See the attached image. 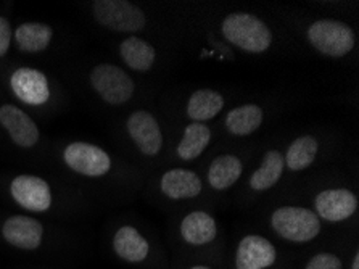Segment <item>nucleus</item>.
<instances>
[{
	"label": "nucleus",
	"instance_id": "f257e3e1",
	"mask_svg": "<svg viewBox=\"0 0 359 269\" xmlns=\"http://www.w3.org/2000/svg\"><path fill=\"white\" fill-rule=\"evenodd\" d=\"M222 34L227 41L250 53H263L273 42L269 27L257 16L232 13L222 21Z\"/></svg>",
	"mask_w": 359,
	"mask_h": 269
},
{
	"label": "nucleus",
	"instance_id": "f03ea898",
	"mask_svg": "<svg viewBox=\"0 0 359 269\" xmlns=\"http://www.w3.org/2000/svg\"><path fill=\"white\" fill-rule=\"evenodd\" d=\"M271 226L282 239L297 244L311 242L320 232L319 216L302 206L277 208L271 216Z\"/></svg>",
	"mask_w": 359,
	"mask_h": 269
},
{
	"label": "nucleus",
	"instance_id": "7ed1b4c3",
	"mask_svg": "<svg viewBox=\"0 0 359 269\" xmlns=\"http://www.w3.org/2000/svg\"><path fill=\"white\" fill-rule=\"evenodd\" d=\"M308 39L313 47L327 57H344L355 47V34L350 26L335 20H319L309 26Z\"/></svg>",
	"mask_w": 359,
	"mask_h": 269
},
{
	"label": "nucleus",
	"instance_id": "20e7f679",
	"mask_svg": "<svg viewBox=\"0 0 359 269\" xmlns=\"http://www.w3.org/2000/svg\"><path fill=\"white\" fill-rule=\"evenodd\" d=\"M92 10L95 20L111 31L137 32L147 23L142 10L124 0H95Z\"/></svg>",
	"mask_w": 359,
	"mask_h": 269
},
{
	"label": "nucleus",
	"instance_id": "39448f33",
	"mask_svg": "<svg viewBox=\"0 0 359 269\" xmlns=\"http://www.w3.org/2000/svg\"><path fill=\"white\" fill-rule=\"evenodd\" d=\"M92 87L110 105H123L134 94V81L126 71L110 63L99 65L90 73Z\"/></svg>",
	"mask_w": 359,
	"mask_h": 269
},
{
	"label": "nucleus",
	"instance_id": "423d86ee",
	"mask_svg": "<svg viewBox=\"0 0 359 269\" xmlns=\"http://www.w3.org/2000/svg\"><path fill=\"white\" fill-rule=\"evenodd\" d=\"M65 162L73 171L89 176V178H99L107 174L111 168V160L103 148L87 142H73L63 153Z\"/></svg>",
	"mask_w": 359,
	"mask_h": 269
},
{
	"label": "nucleus",
	"instance_id": "0eeeda50",
	"mask_svg": "<svg viewBox=\"0 0 359 269\" xmlns=\"http://www.w3.org/2000/svg\"><path fill=\"white\" fill-rule=\"evenodd\" d=\"M12 197L28 211L42 213L47 211L52 205V192L46 181L37 176L21 174L16 176L10 185Z\"/></svg>",
	"mask_w": 359,
	"mask_h": 269
},
{
	"label": "nucleus",
	"instance_id": "6e6552de",
	"mask_svg": "<svg viewBox=\"0 0 359 269\" xmlns=\"http://www.w3.org/2000/svg\"><path fill=\"white\" fill-rule=\"evenodd\" d=\"M128 133L139 150L147 157H155L161 150L163 134L154 114L144 110L134 112L128 119Z\"/></svg>",
	"mask_w": 359,
	"mask_h": 269
},
{
	"label": "nucleus",
	"instance_id": "1a4fd4ad",
	"mask_svg": "<svg viewBox=\"0 0 359 269\" xmlns=\"http://www.w3.org/2000/svg\"><path fill=\"white\" fill-rule=\"evenodd\" d=\"M15 96L28 105H43L50 98V87L46 74L34 68L16 70L10 79Z\"/></svg>",
	"mask_w": 359,
	"mask_h": 269
},
{
	"label": "nucleus",
	"instance_id": "9d476101",
	"mask_svg": "<svg viewBox=\"0 0 359 269\" xmlns=\"http://www.w3.org/2000/svg\"><path fill=\"white\" fill-rule=\"evenodd\" d=\"M276 247L261 235H247L236 254V269H268L276 263Z\"/></svg>",
	"mask_w": 359,
	"mask_h": 269
},
{
	"label": "nucleus",
	"instance_id": "9b49d317",
	"mask_svg": "<svg viewBox=\"0 0 359 269\" xmlns=\"http://www.w3.org/2000/svg\"><path fill=\"white\" fill-rule=\"evenodd\" d=\"M43 228L34 218L15 215L2 224V237L20 250H36L42 244Z\"/></svg>",
	"mask_w": 359,
	"mask_h": 269
},
{
	"label": "nucleus",
	"instance_id": "f8f14e48",
	"mask_svg": "<svg viewBox=\"0 0 359 269\" xmlns=\"http://www.w3.org/2000/svg\"><path fill=\"white\" fill-rule=\"evenodd\" d=\"M314 205L318 216L329 223H340L355 215L358 199L353 192L346 189H327L316 197Z\"/></svg>",
	"mask_w": 359,
	"mask_h": 269
},
{
	"label": "nucleus",
	"instance_id": "ddd939ff",
	"mask_svg": "<svg viewBox=\"0 0 359 269\" xmlns=\"http://www.w3.org/2000/svg\"><path fill=\"white\" fill-rule=\"evenodd\" d=\"M0 123L18 147L29 148L39 140V129L23 110L15 105L0 107Z\"/></svg>",
	"mask_w": 359,
	"mask_h": 269
},
{
	"label": "nucleus",
	"instance_id": "4468645a",
	"mask_svg": "<svg viewBox=\"0 0 359 269\" xmlns=\"http://www.w3.org/2000/svg\"><path fill=\"white\" fill-rule=\"evenodd\" d=\"M201 189L203 185H201L200 178L189 169H171L161 178L163 194L174 200L194 199L200 195Z\"/></svg>",
	"mask_w": 359,
	"mask_h": 269
},
{
	"label": "nucleus",
	"instance_id": "2eb2a0df",
	"mask_svg": "<svg viewBox=\"0 0 359 269\" xmlns=\"http://www.w3.org/2000/svg\"><path fill=\"white\" fill-rule=\"evenodd\" d=\"M113 250L128 263H142L149 256L150 245L147 239L133 226H123L113 237Z\"/></svg>",
	"mask_w": 359,
	"mask_h": 269
},
{
	"label": "nucleus",
	"instance_id": "dca6fc26",
	"mask_svg": "<svg viewBox=\"0 0 359 269\" xmlns=\"http://www.w3.org/2000/svg\"><path fill=\"white\" fill-rule=\"evenodd\" d=\"M217 234L215 218L205 211H192L182 219L181 235L189 245L201 247L213 242Z\"/></svg>",
	"mask_w": 359,
	"mask_h": 269
},
{
	"label": "nucleus",
	"instance_id": "f3484780",
	"mask_svg": "<svg viewBox=\"0 0 359 269\" xmlns=\"http://www.w3.org/2000/svg\"><path fill=\"white\" fill-rule=\"evenodd\" d=\"M224 107V98L219 92L211 89H200L194 92L187 103V114L194 123L208 122L215 118Z\"/></svg>",
	"mask_w": 359,
	"mask_h": 269
},
{
	"label": "nucleus",
	"instance_id": "a211bd4d",
	"mask_svg": "<svg viewBox=\"0 0 359 269\" xmlns=\"http://www.w3.org/2000/svg\"><path fill=\"white\" fill-rule=\"evenodd\" d=\"M52 27L43 23H25L15 31L16 46L20 51L29 53L46 51L52 41Z\"/></svg>",
	"mask_w": 359,
	"mask_h": 269
},
{
	"label": "nucleus",
	"instance_id": "6ab92c4d",
	"mask_svg": "<svg viewBox=\"0 0 359 269\" xmlns=\"http://www.w3.org/2000/svg\"><path fill=\"white\" fill-rule=\"evenodd\" d=\"M242 162L233 155H222L213 160L208 169L210 185L216 190H226L233 185L242 174Z\"/></svg>",
	"mask_w": 359,
	"mask_h": 269
},
{
	"label": "nucleus",
	"instance_id": "aec40b11",
	"mask_svg": "<svg viewBox=\"0 0 359 269\" xmlns=\"http://www.w3.org/2000/svg\"><path fill=\"white\" fill-rule=\"evenodd\" d=\"M119 53L124 63L135 71H147L155 63V48L139 37L130 36L119 46Z\"/></svg>",
	"mask_w": 359,
	"mask_h": 269
},
{
	"label": "nucleus",
	"instance_id": "412c9836",
	"mask_svg": "<svg viewBox=\"0 0 359 269\" xmlns=\"http://www.w3.org/2000/svg\"><path fill=\"white\" fill-rule=\"evenodd\" d=\"M284 168V155L277 150H269L264 155L261 166L253 173L252 179H250V185H252V189L259 192L271 189L280 179Z\"/></svg>",
	"mask_w": 359,
	"mask_h": 269
},
{
	"label": "nucleus",
	"instance_id": "4be33fe9",
	"mask_svg": "<svg viewBox=\"0 0 359 269\" xmlns=\"http://www.w3.org/2000/svg\"><path fill=\"white\" fill-rule=\"evenodd\" d=\"M263 123V112L258 105H243L231 110L226 117V128L231 134L248 136L257 131Z\"/></svg>",
	"mask_w": 359,
	"mask_h": 269
},
{
	"label": "nucleus",
	"instance_id": "5701e85b",
	"mask_svg": "<svg viewBox=\"0 0 359 269\" xmlns=\"http://www.w3.org/2000/svg\"><path fill=\"white\" fill-rule=\"evenodd\" d=\"M211 140V133L208 126L203 123H192L189 124L181 142H179L177 153L182 160L190 162L200 157Z\"/></svg>",
	"mask_w": 359,
	"mask_h": 269
},
{
	"label": "nucleus",
	"instance_id": "b1692460",
	"mask_svg": "<svg viewBox=\"0 0 359 269\" xmlns=\"http://www.w3.org/2000/svg\"><path fill=\"white\" fill-rule=\"evenodd\" d=\"M318 140L313 136H302L288 147L284 162L292 171H303L311 166L318 155Z\"/></svg>",
	"mask_w": 359,
	"mask_h": 269
},
{
	"label": "nucleus",
	"instance_id": "393cba45",
	"mask_svg": "<svg viewBox=\"0 0 359 269\" xmlns=\"http://www.w3.org/2000/svg\"><path fill=\"white\" fill-rule=\"evenodd\" d=\"M344 263L337 255L329 254V251H323V254L314 255L304 269H341Z\"/></svg>",
	"mask_w": 359,
	"mask_h": 269
},
{
	"label": "nucleus",
	"instance_id": "a878e982",
	"mask_svg": "<svg viewBox=\"0 0 359 269\" xmlns=\"http://www.w3.org/2000/svg\"><path fill=\"white\" fill-rule=\"evenodd\" d=\"M10 44H12V26L7 18L0 16V57L8 52Z\"/></svg>",
	"mask_w": 359,
	"mask_h": 269
},
{
	"label": "nucleus",
	"instance_id": "bb28decb",
	"mask_svg": "<svg viewBox=\"0 0 359 269\" xmlns=\"http://www.w3.org/2000/svg\"><path fill=\"white\" fill-rule=\"evenodd\" d=\"M351 269H359V251H356V254H355V258H353Z\"/></svg>",
	"mask_w": 359,
	"mask_h": 269
},
{
	"label": "nucleus",
	"instance_id": "cd10ccee",
	"mask_svg": "<svg viewBox=\"0 0 359 269\" xmlns=\"http://www.w3.org/2000/svg\"><path fill=\"white\" fill-rule=\"evenodd\" d=\"M190 269H211V268H208V266H192Z\"/></svg>",
	"mask_w": 359,
	"mask_h": 269
}]
</instances>
